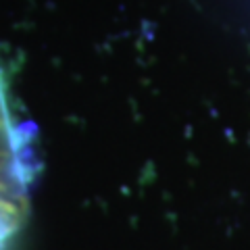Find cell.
I'll return each mask as SVG.
<instances>
[{
  "label": "cell",
  "mask_w": 250,
  "mask_h": 250,
  "mask_svg": "<svg viewBox=\"0 0 250 250\" xmlns=\"http://www.w3.org/2000/svg\"><path fill=\"white\" fill-rule=\"evenodd\" d=\"M34 169L31 136L13 113L0 67V250H6L25 219Z\"/></svg>",
  "instance_id": "1"
}]
</instances>
